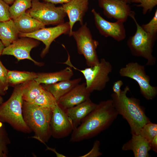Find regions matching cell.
<instances>
[{"mask_svg":"<svg viewBox=\"0 0 157 157\" xmlns=\"http://www.w3.org/2000/svg\"><path fill=\"white\" fill-rule=\"evenodd\" d=\"M81 80L80 78L64 80L53 84L45 85L44 87L52 95L57 102L61 97L79 84Z\"/></svg>","mask_w":157,"mask_h":157,"instance_id":"21","label":"cell"},{"mask_svg":"<svg viewBox=\"0 0 157 157\" xmlns=\"http://www.w3.org/2000/svg\"><path fill=\"white\" fill-rule=\"evenodd\" d=\"M134 12L130 16L136 26L135 34L130 37L127 44L132 54L135 56L142 57L147 60L146 65L153 66L155 64L156 58L152 54L153 48L155 38L146 32L136 21Z\"/></svg>","mask_w":157,"mask_h":157,"instance_id":"6","label":"cell"},{"mask_svg":"<svg viewBox=\"0 0 157 157\" xmlns=\"http://www.w3.org/2000/svg\"><path fill=\"white\" fill-rule=\"evenodd\" d=\"M100 145L99 141L97 140L96 141L92 149L88 153L81 157H97L101 155L102 154L99 151Z\"/></svg>","mask_w":157,"mask_h":157,"instance_id":"33","label":"cell"},{"mask_svg":"<svg viewBox=\"0 0 157 157\" xmlns=\"http://www.w3.org/2000/svg\"><path fill=\"white\" fill-rule=\"evenodd\" d=\"M119 73L121 76L135 81L138 84L141 94L146 99L151 100L156 97L157 87L150 85V78L146 74L144 65L137 62H129L120 69Z\"/></svg>","mask_w":157,"mask_h":157,"instance_id":"9","label":"cell"},{"mask_svg":"<svg viewBox=\"0 0 157 157\" xmlns=\"http://www.w3.org/2000/svg\"><path fill=\"white\" fill-rule=\"evenodd\" d=\"M157 135L156 136L149 142L151 149L157 152Z\"/></svg>","mask_w":157,"mask_h":157,"instance_id":"35","label":"cell"},{"mask_svg":"<svg viewBox=\"0 0 157 157\" xmlns=\"http://www.w3.org/2000/svg\"><path fill=\"white\" fill-rule=\"evenodd\" d=\"M33 17L44 25H58L64 23L67 15L62 6L39 0H33L31 8L26 11Z\"/></svg>","mask_w":157,"mask_h":157,"instance_id":"8","label":"cell"},{"mask_svg":"<svg viewBox=\"0 0 157 157\" xmlns=\"http://www.w3.org/2000/svg\"><path fill=\"white\" fill-rule=\"evenodd\" d=\"M9 5L3 0H0V22L8 20L10 19Z\"/></svg>","mask_w":157,"mask_h":157,"instance_id":"32","label":"cell"},{"mask_svg":"<svg viewBox=\"0 0 157 157\" xmlns=\"http://www.w3.org/2000/svg\"><path fill=\"white\" fill-rule=\"evenodd\" d=\"M52 110L23 101L22 113L24 121L35 133L33 138L45 144L51 136V121Z\"/></svg>","mask_w":157,"mask_h":157,"instance_id":"3","label":"cell"},{"mask_svg":"<svg viewBox=\"0 0 157 157\" xmlns=\"http://www.w3.org/2000/svg\"><path fill=\"white\" fill-rule=\"evenodd\" d=\"M4 48V46L0 40V56L2 55V53Z\"/></svg>","mask_w":157,"mask_h":157,"instance_id":"39","label":"cell"},{"mask_svg":"<svg viewBox=\"0 0 157 157\" xmlns=\"http://www.w3.org/2000/svg\"><path fill=\"white\" fill-rule=\"evenodd\" d=\"M44 2L50 3L55 4H64L71 0H42Z\"/></svg>","mask_w":157,"mask_h":157,"instance_id":"36","label":"cell"},{"mask_svg":"<svg viewBox=\"0 0 157 157\" xmlns=\"http://www.w3.org/2000/svg\"><path fill=\"white\" fill-rule=\"evenodd\" d=\"M97 105V104L92 102L89 99L65 110L74 129L78 127L85 117L96 108Z\"/></svg>","mask_w":157,"mask_h":157,"instance_id":"17","label":"cell"},{"mask_svg":"<svg viewBox=\"0 0 157 157\" xmlns=\"http://www.w3.org/2000/svg\"><path fill=\"white\" fill-rule=\"evenodd\" d=\"M37 76V73L33 72L8 70V78L9 86H15L28 81L35 79Z\"/></svg>","mask_w":157,"mask_h":157,"instance_id":"24","label":"cell"},{"mask_svg":"<svg viewBox=\"0 0 157 157\" xmlns=\"http://www.w3.org/2000/svg\"><path fill=\"white\" fill-rule=\"evenodd\" d=\"M31 103L40 107L52 110L57 103L52 95L45 89Z\"/></svg>","mask_w":157,"mask_h":157,"instance_id":"26","label":"cell"},{"mask_svg":"<svg viewBox=\"0 0 157 157\" xmlns=\"http://www.w3.org/2000/svg\"><path fill=\"white\" fill-rule=\"evenodd\" d=\"M47 149L48 150H51L52 151H53L56 154L57 156V157H65V156L64 155L60 154L58 153L56 150L55 149H53L51 148L50 147H47Z\"/></svg>","mask_w":157,"mask_h":157,"instance_id":"37","label":"cell"},{"mask_svg":"<svg viewBox=\"0 0 157 157\" xmlns=\"http://www.w3.org/2000/svg\"><path fill=\"white\" fill-rule=\"evenodd\" d=\"M66 64L81 72L85 80L86 88L90 93L94 91H101L106 87L110 81L109 74L112 72L113 67L110 63L104 58L101 59L99 63L94 66L83 69H80L74 67L70 61V56L68 53Z\"/></svg>","mask_w":157,"mask_h":157,"instance_id":"5","label":"cell"},{"mask_svg":"<svg viewBox=\"0 0 157 157\" xmlns=\"http://www.w3.org/2000/svg\"><path fill=\"white\" fill-rule=\"evenodd\" d=\"M13 20L19 33H30L45 27L26 11Z\"/></svg>","mask_w":157,"mask_h":157,"instance_id":"19","label":"cell"},{"mask_svg":"<svg viewBox=\"0 0 157 157\" xmlns=\"http://www.w3.org/2000/svg\"><path fill=\"white\" fill-rule=\"evenodd\" d=\"M118 114L112 99L100 102L74 129L70 142H79L95 136L109 127Z\"/></svg>","mask_w":157,"mask_h":157,"instance_id":"1","label":"cell"},{"mask_svg":"<svg viewBox=\"0 0 157 157\" xmlns=\"http://www.w3.org/2000/svg\"><path fill=\"white\" fill-rule=\"evenodd\" d=\"M81 25L78 30L73 31L72 36L76 42L78 53L84 56L88 67L93 66L100 61L96 51L99 42L93 39L86 23Z\"/></svg>","mask_w":157,"mask_h":157,"instance_id":"7","label":"cell"},{"mask_svg":"<svg viewBox=\"0 0 157 157\" xmlns=\"http://www.w3.org/2000/svg\"><path fill=\"white\" fill-rule=\"evenodd\" d=\"M89 0H71L63 4L62 6L69 19L70 27L69 35L72 36V28L75 23L83 24V18L88 9Z\"/></svg>","mask_w":157,"mask_h":157,"instance_id":"15","label":"cell"},{"mask_svg":"<svg viewBox=\"0 0 157 157\" xmlns=\"http://www.w3.org/2000/svg\"><path fill=\"white\" fill-rule=\"evenodd\" d=\"M3 99L1 96L0 95V105L3 103Z\"/></svg>","mask_w":157,"mask_h":157,"instance_id":"42","label":"cell"},{"mask_svg":"<svg viewBox=\"0 0 157 157\" xmlns=\"http://www.w3.org/2000/svg\"><path fill=\"white\" fill-rule=\"evenodd\" d=\"M6 91H5L0 83V95H4L5 94Z\"/></svg>","mask_w":157,"mask_h":157,"instance_id":"38","label":"cell"},{"mask_svg":"<svg viewBox=\"0 0 157 157\" xmlns=\"http://www.w3.org/2000/svg\"><path fill=\"white\" fill-rule=\"evenodd\" d=\"M131 3H139L137 7L143 8V13L146 14L148 12L151 11L157 4V0H132Z\"/></svg>","mask_w":157,"mask_h":157,"instance_id":"30","label":"cell"},{"mask_svg":"<svg viewBox=\"0 0 157 157\" xmlns=\"http://www.w3.org/2000/svg\"><path fill=\"white\" fill-rule=\"evenodd\" d=\"M51 129V136L58 139L67 136L74 129L65 110L60 107L58 103L52 110Z\"/></svg>","mask_w":157,"mask_h":157,"instance_id":"13","label":"cell"},{"mask_svg":"<svg viewBox=\"0 0 157 157\" xmlns=\"http://www.w3.org/2000/svg\"><path fill=\"white\" fill-rule=\"evenodd\" d=\"M128 4H130L131 3L132 0H123Z\"/></svg>","mask_w":157,"mask_h":157,"instance_id":"41","label":"cell"},{"mask_svg":"<svg viewBox=\"0 0 157 157\" xmlns=\"http://www.w3.org/2000/svg\"><path fill=\"white\" fill-rule=\"evenodd\" d=\"M8 70L0 60V83L6 91L8 90L9 86L8 78Z\"/></svg>","mask_w":157,"mask_h":157,"instance_id":"31","label":"cell"},{"mask_svg":"<svg viewBox=\"0 0 157 157\" xmlns=\"http://www.w3.org/2000/svg\"><path fill=\"white\" fill-rule=\"evenodd\" d=\"M21 38L4 48L2 55L13 56L18 61L25 59H28L37 65L39 66L43 65V63L35 61L31 58L30 55L31 50L39 45L40 42L39 41L29 37Z\"/></svg>","mask_w":157,"mask_h":157,"instance_id":"11","label":"cell"},{"mask_svg":"<svg viewBox=\"0 0 157 157\" xmlns=\"http://www.w3.org/2000/svg\"><path fill=\"white\" fill-rule=\"evenodd\" d=\"M123 84V83L121 80H118L113 83L112 87L113 91L114 93L118 96H119L120 94L121 90V88Z\"/></svg>","mask_w":157,"mask_h":157,"instance_id":"34","label":"cell"},{"mask_svg":"<svg viewBox=\"0 0 157 157\" xmlns=\"http://www.w3.org/2000/svg\"><path fill=\"white\" fill-rule=\"evenodd\" d=\"M70 30L69 24L67 22L53 27H45L30 33H19V36L29 37L42 41L45 45L40 54L41 57L43 58L48 52L50 45L53 40L62 34H69Z\"/></svg>","mask_w":157,"mask_h":157,"instance_id":"10","label":"cell"},{"mask_svg":"<svg viewBox=\"0 0 157 157\" xmlns=\"http://www.w3.org/2000/svg\"><path fill=\"white\" fill-rule=\"evenodd\" d=\"M20 89L23 101L32 102L45 89L34 79L20 84Z\"/></svg>","mask_w":157,"mask_h":157,"instance_id":"23","label":"cell"},{"mask_svg":"<svg viewBox=\"0 0 157 157\" xmlns=\"http://www.w3.org/2000/svg\"><path fill=\"white\" fill-rule=\"evenodd\" d=\"M92 12L94 16L95 25L101 34L106 37H112L118 42L125 38L124 22L117 20L112 22L107 21L94 9L92 10Z\"/></svg>","mask_w":157,"mask_h":157,"instance_id":"12","label":"cell"},{"mask_svg":"<svg viewBox=\"0 0 157 157\" xmlns=\"http://www.w3.org/2000/svg\"><path fill=\"white\" fill-rule=\"evenodd\" d=\"M122 149L132 151L135 157H149L151 149L149 143L139 134H132L131 138L123 145Z\"/></svg>","mask_w":157,"mask_h":157,"instance_id":"18","label":"cell"},{"mask_svg":"<svg viewBox=\"0 0 157 157\" xmlns=\"http://www.w3.org/2000/svg\"><path fill=\"white\" fill-rule=\"evenodd\" d=\"M139 135L149 143L157 135V125L150 122L146 124L141 129Z\"/></svg>","mask_w":157,"mask_h":157,"instance_id":"28","label":"cell"},{"mask_svg":"<svg viewBox=\"0 0 157 157\" xmlns=\"http://www.w3.org/2000/svg\"><path fill=\"white\" fill-rule=\"evenodd\" d=\"M143 29L152 37L156 38L157 33V10H156L154 17L147 24L141 26Z\"/></svg>","mask_w":157,"mask_h":157,"instance_id":"29","label":"cell"},{"mask_svg":"<svg viewBox=\"0 0 157 157\" xmlns=\"http://www.w3.org/2000/svg\"><path fill=\"white\" fill-rule=\"evenodd\" d=\"M10 143L3 122L0 120V157H7L8 154V146Z\"/></svg>","mask_w":157,"mask_h":157,"instance_id":"27","label":"cell"},{"mask_svg":"<svg viewBox=\"0 0 157 157\" xmlns=\"http://www.w3.org/2000/svg\"><path fill=\"white\" fill-rule=\"evenodd\" d=\"M129 90V86H126L121 90L119 96L112 93L111 99L118 114L128 122L132 135H138L143 126L150 121L145 114L144 108L141 106L140 100L127 96Z\"/></svg>","mask_w":157,"mask_h":157,"instance_id":"2","label":"cell"},{"mask_svg":"<svg viewBox=\"0 0 157 157\" xmlns=\"http://www.w3.org/2000/svg\"><path fill=\"white\" fill-rule=\"evenodd\" d=\"M32 0H15L9 8L10 19H15L30 9L31 6Z\"/></svg>","mask_w":157,"mask_h":157,"instance_id":"25","label":"cell"},{"mask_svg":"<svg viewBox=\"0 0 157 157\" xmlns=\"http://www.w3.org/2000/svg\"><path fill=\"white\" fill-rule=\"evenodd\" d=\"M8 5L12 4L13 3L15 0H3Z\"/></svg>","mask_w":157,"mask_h":157,"instance_id":"40","label":"cell"},{"mask_svg":"<svg viewBox=\"0 0 157 157\" xmlns=\"http://www.w3.org/2000/svg\"><path fill=\"white\" fill-rule=\"evenodd\" d=\"M34 79L40 84H53L61 81L70 79L74 75L72 68L67 67L60 71L53 72L37 73Z\"/></svg>","mask_w":157,"mask_h":157,"instance_id":"20","label":"cell"},{"mask_svg":"<svg viewBox=\"0 0 157 157\" xmlns=\"http://www.w3.org/2000/svg\"><path fill=\"white\" fill-rule=\"evenodd\" d=\"M100 7L104 15L109 18L125 22L133 11L129 5L123 0H98Z\"/></svg>","mask_w":157,"mask_h":157,"instance_id":"14","label":"cell"},{"mask_svg":"<svg viewBox=\"0 0 157 157\" xmlns=\"http://www.w3.org/2000/svg\"><path fill=\"white\" fill-rule=\"evenodd\" d=\"M23 101L20 85H17L10 98L0 105V120L9 124L18 131L29 133L31 131L25 123L23 115Z\"/></svg>","mask_w":157,"mask_h":157,"instance_id":"4","label":"cell"},{"mask_svg":"<svg viewBox=\"0 0 157 157\" xmlns=\"http://www.w3.org/2000/svg\"><path fill=\"white\" fill-rule=\"evenodd\" d=\"M90 94L86 88L85 83L79 84L61 97L57 103L65 110L90 99Z\"/></svg>","mask_w":157,"mask_h":157,"instance_id":"16","label":"cell"},{"mask_svg":"<svg viewBox=\"0 0 157 157\" xmlns=\"http://www.w3.org/2000/svg\"><path fill=\"white\" fill-rule=\"evenodd\" d=\"M19 33L13 20L0 22V40L5 47L18 39Z\"/></svg>","mask_w":157,"mask_h":157,"instance_id":"22","label":"cell"}]
</instances>
